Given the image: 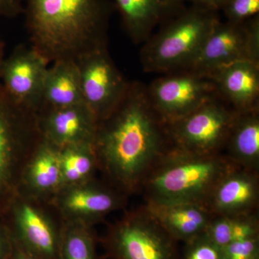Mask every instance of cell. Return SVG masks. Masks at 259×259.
<instances>
[{"label": "cell", "mask_w": 259, "mask_h": 259, "mask_svg": "<svg viewBox=\"0 0 259 259\" xmlns=\"http://www.w3.org/2000/svg\"><path fill=\"white\" fill-rule=\"evenodd\" d=\"M169 144L166 125L153 109L146 86L130 81L118 105L97 124L94 146L110 175L131 190L144 182Z\"/></svg>", "instance_id": "cell-1"}, {"label": "cell", "mask_w": 259, "mask_h": 259, "mask_svg": "<svg viewBox=\"0 0 259 259\" xmlns=\"http://www.w3.org/2000/svg\"><path fill=\"white\" fill-rule=\"evenodd\" d=\"M30 46L49 62L76 61L107 47L110 0H25Z\"/></svg>", "instance_id": "cell-2"}, {"label": "cell", "mask_w": 259, "mask_h": 259, "mask_svg": "<svg viewBox=\"0 0 259 259\" xmlns=\"http://www.w3.org/2000/svg\"><path fill=\"white\" fill-rule=\"evenodd\" d=\"M236 166L219 153L198 154L171 146L145 179L148 201L205 204L218 182Z\"/></svg>", "instance_id": "cell-3"}, {"label": "cell", "mask_w": 259, "mask_h": 259, "mask_svg": "<svg viewBox=\"0 0 259 259\" xmlns=\"http://www.w3.org/2000/svg\"><path fill=\"white\" fill-rule=\"evenodd\" d=\"M219 20L218 11L195 5L184 8L144 42L140 54L143 69L164 74L187 69Z\"/></svg>", "instance_id": "cell-4"}, {"label": "cell", "mask_w": 259, "mask_h": 259, "mask_svg": "<svg viewBox=\"0 0 259 259\" xmlns=\"http://www.w3.org/2000/svg\"><path fill=\"white\" fill-rule=\"evenodd\" d=\"M42 141L37 114L15 101L0 83V212L11 200L24 150Z\"/></svg>", "instance_id": "cell-5"}, {"label": "cell", "mask_w": 259, "mask_h": 259, "mask_svg": "<svg viewBox=\"0 0 259 259\" xmlns=\"http://www.w3.org/2000/svg\"><path fill=\"white\" fill-rule=\"evenodd\" d=\"M238 112L214 97L180 120L166 125L171 146L187 152L214 154L225 146Z\"/></svg>", "instance_id": "cell-6"}, {"label": "cell", "mask_w": 259, "mask_h": 259, "mask_svg": "<svg viewBox=\"0 0 259 259\" xmlns=\"http://www.w3.org/2000/svg\"><path fill=\"white\" fill-rule=\"evenodd\" d=\"M242 61L259 64L258 16L244 22L220 20L185 69L208 76L220 68Z\"/></svg>", "instance_id": "cell-7"}, {"label": "cell", "mask_w": 259, "mask_h": 259, "mask_svg": "<svg viewBox=\"0 0 259 259\" xmlns=\"http://www.w3.org/2000/svg\"><path fill=\"white\" fill-rule=\"evenodd\" d=\"M146 89L153 109L166 125L218 95L215 84L209 76L190 69L164 74Z\"/></svg>", "instance_id": "cell-8"}, {"label": "cell", "mask_w": 259, "mask_h": 259, "mask_svg": "<svg viewBox=\"0 0 259 259\" xmlns=\"http://www.w3.org/2000/svg\"><path fill=\"white\" fill-rule=\"evenodd\" d=\"M76 63L83 101L98 124L120 103L130 81L116 66L107 47L88 53L79 58Z\"/></svg>", "instance_id": "cell-9"}, {"label": "cell", "mask_w": 259, "mask_h": 259, "mask_svg": "<svg viewBox=\"0 0 259 259\" xmlns=\"http://www.w3.org/2000/svg\"><path fill=\"white\" fill-rule=\"evenodd\" d=\"M175 241L146 208L126 218L107 238L114 259H176Z\"/></svg>", "instance_id": "cell-10"}, {"label": "cell", "mask_w": 259, "mask_h": 259, "mask_svg": "<svg viewBox=\"0 0 259 259\" xmlns=\"http://www.w3.org/2000/svg\"><path fill=\"white\" fill-rule=\"evenodd\" d=\"M49 61L30 46L20 44L0 68L2 84L10 96L37 114L41 104Z\"/></svg>", "instance_id": "cell-11"}, {"label": "cell", "mask_w": 259, "mask_h": 259, "mask_svg": "<svg viewBox=\"0 0 259 259\" xmlns=\"http://www.w3.org/2000/svg\"><path fill=\"white\" fill-rule=\"evenodd\" d=\"M42 141L58 149L94 145L97 122L84 102L37 112Z\"/></svg>", "instance_id": "cell-12"}, {"label": "cell", "mask_w": 259, "mask_h": 259, "mask_svg": "<svg viewBox=\"0 0 259 259\" xmlns=\"http://www.w3.org/2000/svg\"><path fill=\"white\" fill-rule=\"evenodd\" d=\"M258 190L256 172L236 166L218 182L205 205L214 215L249 214L258 203Z\"/></svg>", "instance_id": "cell-13"}, {"label": "cell", "mask_w": 259, "mask_h": 259, "mask_svg": "<svg viewBox=\"0 0 259 259\" xmlns=\"http://www.w3.org/2000/svg\"><path fill=\"white\" fill-rule=\"evenodd\" d=\"M14 230H8L15 245L41 259H59L60 236L50 221L26 203L15 206Z\"/></svg>", "instance_id": "cell-14"}, {"label": "cell", "mask_w": 259, "mask_h": 259, "mask_svg": "<svg viewBox=\"0 0 259 259\" xmlns=\"http://www.w3.org/2000/svg\"><path fill=\"white\" fill-rule=\"evenodd\" d=\"M218 96L238 113L259 109V64L237 61L208 75Z\"/></svg>", "instance_id": "cell-15"}, {"label": "cell", "mask_w": 259, "mask_h": 259, "mask_svg": "<svg viewBox=\"0 0 259 259\" xmlns=\"http://www.w3.org/2000/svg\"><path fill=\"white\" fill-rule=\"evenodd\" d=\"M124 30L136 44H144L158 26L185 8L182 0H115Z\"/></svg>", "instance_id": "cell-16"}, {"label": "cell", "mask_w": 259, "mask_h": 259, "mask_svg": "<svg viewBox=\"0 0 259 259\" xmlns=\"http://www.w3.org/2000/svg\"><path fill=\"white\" fill-rule=\"evenodd\" d=\"M145 208L174 240L185 243L203 234L214 216L205 204L199 203L148 201Z\"/></svg>", "instance_id": "cell-17"}, {"label": "cell", "mask_w": 259, "mask_h": 259, "mask_svg": "<svg viewBox=\"0 0 259 259\" xmlns=\"http://www.w3.org/2000/svg\"><path fill=\"white\" fill-rule=\"evenodd\" d=\"M82 102L79 72L76 61H54V65L48 69L39 110L61 108Z\"/></svg>", "instance_id": "cell-18"}, {"label": "cell", "mask_w": 259, "mask_h": 259, "mask_svg": "<svg viewBox=\"0 0 259 259\" xmlns=\"http://www.w3.org/2000/svg\"><path fill=\"white\" fill-rule=\"evenodd\" d=\"M235 164L256 171L259 163V110L238 113L226 144Z\"/></svg>", "instance_id": "cell-19"}, {"label": "cell", "mask_w": 259, "mask_h": 259, "mask_svg": "<svg viewBox=\"0 0 259 259\" xmlns=\"http://www.w3.org/2000/svg\"><path fill=\"white\" fill-rule=\"evenodd\" d=\"M118 199L115 194L97 187H79L70 191L62 201L66 212L77 216L99 218L117 207Z\"/></svg>", "instance_id": "cell-20"}, {"label": "cell", "mask_w": 259, "mask_h": 259, "mask_svg": "<svg viewBox=\"0 0 259 259\" xmlns=\"http://www.w3.org/2000/svg\"><path fill=\"white\" fill-rule=\"evenodd\" d=\"M258 219L253 213L214 215L204 232L209 239L221 247L258 237Z\"/></svg>", "instance_id": "cell-21"}, {"label": "cell", "mask_w": 259, "mask_h": 259, "mask_svg": "<svg viewBox=\"0 0 259 259\" xmlns=\"http://www.w3.org/2000/svg\"><path fill=\"white\" fill-rule=\"evenodd\" d=\"M30 183L41 192L54 190L62 185L59 149L42 141L29 171Z\"/></svg>", "instance_id": "cell-22"}, {"label": "cell", "mask_w": 259, "mask_h": 259, "mask_svg": "<svg viewBox=\"0 0 259 259\" xmlns=\"http://www.w3.org/2000/svg\"><path fill=\"white\" fill-rule=\"evenodd\" d=\"M94 145L68 146L59 149L63 184H76L88 179L95 166Z\"/></svg>", "instance_id": "cell-23"}, {"label": "cell", "mask_w": 259, "mask_h": 259, "mask_svg": "<svg viewBox=\"0 0 259 259\" xmlns=\"http://www.w3.org/2000/svg\"><path fill=\"white\" fill-rule=\"evenodd\" d=\"M59 259H96L95 241L85 227L75 224L63 232Z\"/></svg>", "instance_id": "cell-24"}, {"label": "cell", "mask_w": 259, "mask_h": 259, "mask_svg": "<svg viewBox=\"0 0 259 259\" xmlns=\"http://www.w3.org/2000/svg\"><path fill=\"white\" fill-rule=\"evenodd\" d=\"M185 259H223L222 247L203 233L186 243Z\"/></svg>", "instance_id": "cell-25"}, {"label": "cell", "mask_w": 259, "mask_h": 259, "mask_svg": "<svg viewBox=\"0 0 259 259\" xmlns=\"http://www.w3.org/2000/svg\"><path fill=\"white\" fill-rule=\"evenodd\" d=\"M227 20L244 22L258 16L259 0H229L222 9Z\"/></svg>", "instance_id": "cell-26"}, {"label": "cell", "mask_w": 259, "mask_h": 259, "mask_svg": "<svg viewBox=\"0 0 259 259\" xmlns=\"http://www.w3.org/2000/svg\"><path fill=\"white\" fill-rule=\"evenodd\" d=\"M222 249L223 259H259V237L233 242Z\"/></svg>", "instance_id": "cell-27"}, {"label": "cell", "mask_w": 259, "mask_h": 259, "mask_svg": "<svg viewBox=\"0 0 259 259\" xmlns=\"http://www.w3.org/2000/svg\"><path fill=\"white\" fill-rule=\"evenodd\" d=\"M25 0H0V18H15L23 14Z\"/></svg>", "instance_id": "cell-28"}, {"label": "cell", "mask_w": 259, "mask_h": 259, "mask_svg": "<svg viewBox=\"0 0 259 259\" xmlns=\"http://www.w3.org/2000/svg\"><path fill=\"white\" fill-rule=\"evenodd\" d=\"M15 243L8 228L0 222V259H8L13 253Z\"/></svg>", "instance_id": "cell-29"}, {"label": "cell", "mask_w": 259, "mask_h": 259, "mask_svg": "<svg viewBox=\"0 0 259 259\" xmlns=\"http://www.w3.org/2000/svg\"><path fill=\"white\" fill-rule=\"evenodd\" d=\"M183 3L185 1L190 2L192 3V5L195 6L201 7V8H206L214 11H218L217 5H216L214 0H182Z\"/></svg>", "instance_id": "cell-30"}, {"label": "cell", "mask_w": 259, "mask_h": 259, "mask_svg": "<svg viewBox=\"0 0 259 259\" xmlns=\"http://www.w3.org/2000/svg\"><path fill=\"white\" fill-rule=\"evenodd\" d=\"M8 259H41L15 245L14 250Z\"/></svg>", "instance_id": "cell-31"}, {"label": "cell", "mask_w": 259, "mask_h": 259, "mask_svg": "<svg viewBox=\"0 0 259 259\" xmlns=\"http://www.w3.org/2000/svg\"><path fill=\"white\" fill-rule=\"evenodd\" d=\"M5 59V44L3 40L0 39V68H1L2 64Z\"/></svg>", "instance_id": "cell-32"}, {"label": "cell", "mask_w": 259, "mask_h": 259, "mask_svg": "<svg viewBox=\"0 0 259 259\" xmlns=\"http://www.w3.org/2000/svg\"><path fill=\"white\" fill-rule=\"evenodd\" d=\"M214 1H215L218 10H221L223 7L224 6L229 0H214Z\"/></svg>", "instance_id": "cell-33"}]
</instances>
